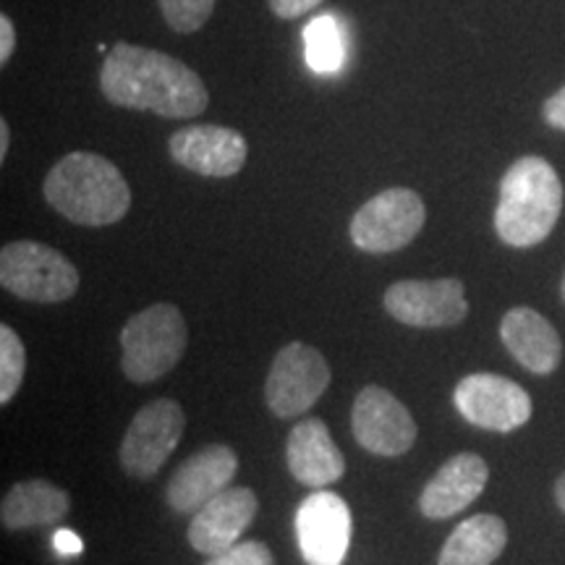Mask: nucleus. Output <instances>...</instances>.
<instances>
[{"label": "nucleus", "instance_id": "obj_1", "mask_svg": "<svg viewBox=\"0 0 565 565\" xmlns=\"http://www.w3.org/2000/svg\"><path fill=\"white\" fill-rule=\"evenodd\" d=\"M100 89L116 108L150 110L162 118H194L210 103L202 76L173 55L116 42L100 68Z\"/></svg>", "mask_w": 565, "mask_h": 565}, {"label": "nucleus", "instance_id": "obj_2", "mask_svg": "<svg viewBox=\"0 0 565 565\" xmlns=\"http://www.w3.org/2000/svg\"><path fill=\"white\" fill-rule=\"evenodd\" d=\"M45 200L76 225L103 228L124 221L131 207V189L124 173L97 152H68L45 175Z\"/></svg>", "mask_w": 565, "mask_h": 565}, {"label": "nucleus", "instance_id": "obj_3", "mask_svg": "<svg viewBox=\"0 0 565 565\" xmlns=\"http://www.w3.org/2000/svg\"><path fill=\"white\" fill-rule=\"evenodd\" d=\"M563 210L561 175L545 158L526 154L500 181L494 231L508 246L529 249L553 233Z\"/></svg>", "mask_w": 565, "mask_h": 565}, {"label": "nucleus", "instance_id": "obj_4", "mask_svg": "<svg viewBox=\"0 0 565 565\" xmlns=\"http://www.w3.org/2000/svg\"><path fill=\"white\" fill-rule=\"evenodd\" d=\"M189 343L186 320L173 303H152L121 330V370L131 383L147 385L181 362Z\"/></svg>", "mask_w": 565, "mask_h": 565}, {"label": "nucleus", "instance_id": "obj_5", "mask_svg": "<svg viewBox=\"0 0 565 565\" xmlns=\"http://www.w3.org/2000/svg\"><path fill=\"white\" fill-rule=\"evenodd\" d=\"M0 286L19 299L61 303L79 291V270L40 242H11L0 249Z\"/></svg>", "mask_w": 565, "mask_h": 565}, {"label": "nucleus", "instance_id": "obj_6", "mask_svg": "<svg viewBox=\"0 0 565 565\" xmlns=\"http://www.w3.org/2000/svg\"><path fill=\"white\" fill-rule=\"evenodd\" d=\"M424 221L427 207L414 189H385L351 217V242L370 254L398 252L419 236Z\"/></svg>", "mask_w": 565, "mask_h": 565}, {"label": "nucleus", "instance_id": "obj_7", "mask_svg": "<svg viewBox=\"0 0 565 565\" xmlns=\"http://www.w3.org/2000/svg\"><path fill=\"white\" fill-rule=\"evenodd\" d=\"M330 385V366L307 343H288L275 353L265 383V401L280 419H296L322 398Z\"/></svg>", "mask_w": 565, "mask_h": 565}, {"label": "nucleus", "instance_id": "obj_8", "mask_svg": "<svg viewBox=\"0 0 565 565\" xmlns=\"http://www.w3.org/2000/svg\"><path fill=\"white\" fill-rule=\"evenodd\" d=\"M183 429H186V414L173 398H158L141 406L126 429L121 450L124 471L134 479H150L166 466L173 450L179 448Z\"/></svg>", "mask_w": 565, "mask_h": 565}, {"label": "nucleus", "instance_id": "obj_9", "mask_svg": "<svg viewBox=\"0 0 565 565\" xmlns=\"http://www.w3.org/2000/svg\"><path fill=\"white\" fill-rule=\"evenodd\" d=\"M454 404L466 422L492 433H513L532 419V398L524 387L490 372L463 377L454 391Z\"/></svg>", "mask_w": 565, "mask_h": 565}, {"label": "nucleus", "instance_id": "obj_10", "mask_svg": "<svg viewBox=\"0 0 565 565\" xmlns=\"http://www.w3.org/2000/svg\"><path fill=\"white\" fill-rule=\"evenodd\" d=\"M351 433L374 456H404L416 443V422L391 391L366 385L351 408Z\"/></svg>", "mask_w": 565, "mask_h": 565}, {"label": "nucleus", "instance_id": "obj_11", "mask_svg": "<svg viewBox=\"0 0 565 565\" xmlns=\"http://www.w3.org/2000/svg\"><path fill=\"white\" fill-rule=\"evenodd\" d=\"M385 309L408 328H454L469 315V301L458 278L398 280L385 291Z\"/></svg>", "mask_w": 565, "mask_h": 565}, {"label": "nucleus", "instance_id": "obj_12", "mask_svg": "<svg viewBox=\"0 0 565 565\" xmlns=\"http://www.w3.org/2000/svg\"><path fill=\"white\" fill-rule=\"evenodd\" d=\"M296 534L307 565H343L351 545V511L341 494L317 490L296 513Z\"/></svg>", "mask_w": 565, "mask_h": 565}, {"label": "nucleus", "instance_id": "obj_13", "mask_svg": "<svg viewBox=\"0 0 565 565\" xmlns=\"http://www.w3.org/2000/svg\"><path fill=\"white\" fill-rule=\"evenodd\" d=\"M171 158L186 171L207 179H231L246 166V139L231 126L200 124L179 129L168 141Z\"/></svg>", "mask_w": 565, "mask_h": 565}, {"label": "nucleus", "instance_id": "obj_14", "mask_svg": "<svg viewBox=\"0 0 565 565\" xmlns=\"http://www.w3.org/2000/svg\"><path fill=\"white\" fill-rule=\"evenodd\" d=\"M238 471V456L231 445L215 443L189 456L168 479L166 500L175 513H196L215 494L228 490Z\"/></svg>", "mask_w": 565, "mask_h": 565}, {"label": "nucleus", "instance_id": "obj_15", "mask_svg": "<svg viewBox=\"0 0 565 565\" xmlns=\"http://www.w3.org/2000/svg\"><path fill=\"white\" fill-rule=\"evenodd\" d=\"M259 511V500L249 487H228L204 503L189 524V545L202 555H217L236 542L252 526Z\"/></svg>", "mask_w": 565, "mask_h": 565}, {"label": "nucleus", "instance_id": "obj_16", "mask_svg": "<svg viewBox=\"0 0 565 565\" xmlns=\"http://www.w3.org/2000/svg\"><path fill=\"white\" fill-rule=\"evenodd\" d=\"M490 466L477 454H458L445 461L422 490L419 511L433 521H445L469 508L484 492Z\"/></svg>", "mask_w": 565, "mask_h": 565}, {"label": "nucleus", "instance_id": "obj_17", "mask_svg": "<svg viewBox=\"0 0 565 565\" xmlns=\"http://www.w3.org/2000/svg\"><path fill=\"white\" fill-rule=\"evenodd\" d=\"M286 463L296 482L315 490L338 482L345 471L341 448L330 435L328 424L317 416H309L291 429L286 440Z\"/></svg>", "mask_w": 565, "mask_h": 565}, {"label": "nucleus", "instance_id": "obj_18", "mask_svg": "<svg viewBox=\"0 0 565 565\" xmlns=\"http://www.w3.org/2000/svg\"><path fill=\"white\" fill-rule=\"evenodd\" d=\"M500 338L505 349L524 370L534 374H553L561 364L563 343L557 330L540 312L515 307L500 322Z\"/></svg>", "mask_w": 565, "mask_h": 565}, {"label": "nucleus", "instance_id": "obj_19", "mask_svg": "<svg viewBox=\"0 0 565 565\" xmlns=\"http://www.w3.org/2000/svg\"><path fill=\"white\" fill-rule=\"evenodd\" d=\"M71 511V498L47 479H30L13 484L0 503V521L9 532H24L34 526H58Z\"/></svg>", "mask_w": 565, "mask_h": 565}, {"label": "nucleus", "instance_id": "obj_20", "mask_svg": "<svg viewBox=\"0 0 565 565\" xmlns=\"http://www.w3.org/2000/svg\"><path fill=\"white\" fill-rule=\"evenodd\" d=\"M505 545L508 526L500 515H471L445 540L437 565H492Z\"/></svg>", "mask_w": 565, "mask_h": 565}, {"label": "nucleus", "instance_id": "obj_21", "mask_svg": "<svg viewBox=\"0 0 565 565\" xmlns=\"http://www.w3.org/2000/svg\"><path fill=\"white\" fill-rule=\"evenodd\" d=\"M303 42H307V63L320 74H333L343 63V42L341 30L333 17H317L312 24L303 30Z\"/></svg>", "mask_w": 565, "mask_h": 565}, {"label": "nucleus", "instance_id": "obj_22", "mask_svg": "<svg viewBox=\"0 0 565 565\" xmlns=\"http://www.w3.org/2000/svg\"><path fill=\"white\" fill-rule=\"evenodd\" d=\"M26 372V351L11 324H0V404H11Z\"/></svg>", "mask_w": 565, "mask_h": 565}, {"label": "nucleus", "instance_id": "obj_23", "mask_svg": "<svg viewBox=\"0 0 565 565\" xmlns=\"http://www.w3.org/2000/svg\"><path fill=\"white\" fill-rule=\"evenodd\" d=\"M166 24L179 34H194L207 24L217 0H158Z\"/></svg>", "mask_w": 565, "mask_h": 565}, {"label": "nucleus", "instance_id": "obj_24", "mask_svg": "<svg viewBox=\"0 0 565 565\" xmlns=\"http://www.w3.org/2000/svg\"><path fill=\"white\" fill-rule=\"evenodd\" d=\"M207 565H275V555L265 542L246 540L236 542V545L223 550V553L212 555Z\"/></svg>", "mask_w": 565, "mask_h": 565}, {"label": "nucleus", "instance_id": "obj_25", "mask_svg": "<svg viewBox=\"0 0 565 565\" xmlns=\"http://www.w3.org/2000/svg\"><path fill=\"white\" fill-rule=\"evenodd\" d=\"M320 3H322V0H267V6H270V11H273L278 19H282V21L301 19L303 13L315 11Z\"/></svg>", "mask_w": 565, "mask_h": 565}, {"label": "nucleus", "instance_id": "obj_26", "mask_svg": "<svg viewBox=\"0 0 565 565\" xmlns=\"http://www.w3.org/2000/svg\"><path fill=\"white\" fill-rule=\"evenodd\" d=\"M542 116L550 126L565 131V87L557 89L553 97H547V103L542 105Z\"/></svg>", "mask_w": 565, "mask_h": 565}, {"label": "nucleus", "instance_id": "obj_27", "mask_svg": "<svg viewBox=\"0 0 565 565\" xmlns=\"http://www.w3.org/2000/svg\"><path fill=\"white\" fill-rule=\"evenodd\" d=\"M13 51H17V30L9 13H0V66L11 61Z\"/></svg>", "mask_w": 565, "mask_h": 565}, {"label": "nucleus", "instance_id": "obj_28", "mask_svg": "<svg viewBox=\"0 0 565 565\" xmlns=\"http://www.w3.org/2000/svg\"><path fill=\"white\" fill-rule=\"evenodd\" d=\"M53 547L58 550L61 555L71 557V555H79L84 545L74 532H68V529H58V532H55V536H53Z\"/></svg>", "mask_w": 565, "mask_h": 565}, {"label": "nucleus", "instance_id": "obj_29", "mask_svg": "<svg viewBox=\"0 0 565 565\" xmlns=\"http://www.w3.org/2000/svg\"><path fill=\"white\" fill-rule=\"evenodd\" d=\"M9 145H11V126L6 118H0V160H6V154H9Z\"/></svg>", "mask_w": 565, "mask_h": 565}, {"label": "nucleus", "instance_id": "obj_30", "mask_svg": "<svg viewBox=\"0 0 565 565\" xmlns=\"http://www.w3.org/2000/svg\"><path fill=\"white\" fill-rule=\"evenodd\" d=\"M555 500L557 505H561V511L565 513V475L555 482Z\"/></svg>", "mask_w": 565, "mask_h": 565}, {"label": "nucleus", "instance_id": "obj_31", "mask_svg": "<svg viewBox=\"0 0 565 565\" xmlns=\"http://www.w3.org/2000/svg\"><path fill=\"white\" fill-rule=\"evenodd\" d=\"M561 294H563V301H565V275H563V286H561Z\"/></svg>", "mask_w": 565, "mask_h": 565}]
</instances>
